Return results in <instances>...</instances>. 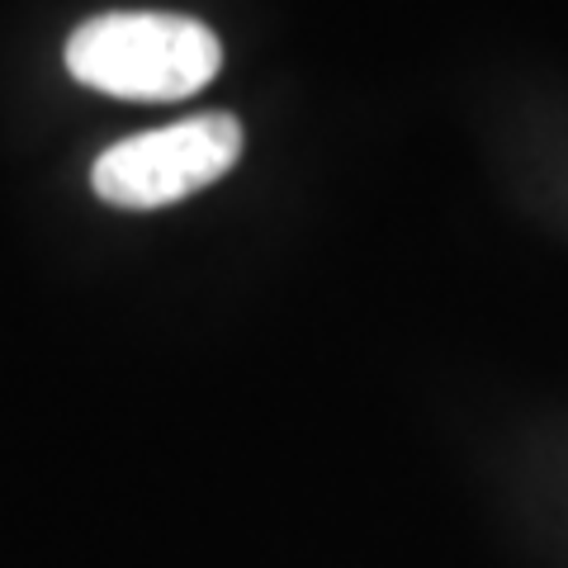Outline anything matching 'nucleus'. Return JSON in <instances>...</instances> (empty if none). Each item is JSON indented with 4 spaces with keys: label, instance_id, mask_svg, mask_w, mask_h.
I'll list each match as a JSON object with an SVG mask.
<instances>
[{
    "label": "nucleus",
    "instance_id": "obj_1",
    "mask_svg": "<svg viewBox=\"0 0 568 568\" xmlns=\"http://www.w3.org/2000/svg\"><path fill=\"white\" fill-rule=\"evenodd\" d=\"M223 43L185 14L123 10L85 20L67 43V71L114 100H185L219 77Z\"/></svg>",
    "mask_w": 568,
    "mask_h": 568
},
{
    "label": "nucleus",
    "instance_id": "obj_2",
    "mask_svg": "<svg viewBox=\"0 0 568 568\" xmlns=\"http://www.w3.org/2000/svg\"><path fill=\"white\" fill-rule=\"evenodd\" d=\"M242 156V123L233 114H194L171 129L114 142L95 162L91 185L119 209H162L223 181Z\"/></svg>",
    "mask_w": 568,
    "mask_h": 568
}]
</instances>
